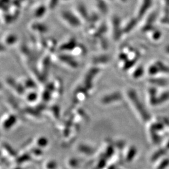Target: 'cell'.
Returning a JSON list of instances; mask_svg holds the SVG:
<instances>
[{"label": "cell", "instance_id": "cell-8", "mask_svg": "<svg viewBox=\"0 0 169 169\" xmlns=\"http://www.w3.org/2000/svg\"><path fill=\"white\" fill-rule=\"evenodd\" d=\"M63 1H68V0H63Z\"/></svg>", "mask_w": 169, "mask_h": 169}, {"label": "cell", "instance_id": "cell-1", "mask_svg": "<svg viewBox=\"0 0 169 169\" xmlns=\"http://www.w3.org/2000/svg\"><path fill=\"white\" fill-rule=\"evenodd\" d=\"M61 16L63 21L73 28H77L81 25V20L72 12L63 11L61 13Z\"/></svg>", "mask_w": 169, "mask_h": 169}, {"label": "cell", "instance_id": "cell-6", "mask_svg": "<svg viewBox=\"0 0 169 169\" xmlns=\"http://www.w3.org/2000/svg\"><path fill=\"white\" fill-rule=\"evenodd\" d=\"M58 0H50L49 2V7L51 9H54L57 6Z\"/></svg>", "mask_w": 169, "mask_h": 169}, {"label": "cell", "instance_id": "cell-7", "mask_svg": "<svg viewBox=\"0 0 169 169\" xmlns=\"http://www.w3.org/2000/svg\"><path fill=\"white\" fill-rule=\"evenodd\" d=\"M122 1H123V2H125V1H126V0H122Z\"/></svg>", "mask_w": 169, "mask_h": 169}, {"label": "cell", "instance_id": "cell-5", "mask_svg": "<svg viewBox=\"0 0 169 169\" xmlns=\"http://www.w3.org/2000/svg\"><path fill=\"white\" fill-rule=\"evenodd\" d=\"M16 40H17V38L16 36L14 35H10L6 38V39H5L6 43L7 44H13L14 43V42H16Z\"/></svg>", "mask_w": 169, "mask_h": 169}, {"label": "cell", "instance_id": "cell-2", "mask_svg": "<svg viewBox=\"0 0 169 169\" xmlns=\"http://www.w3.org/2000/svg\"><path fill=\"white\" fill-rule=\"evenodd\" d=\"M77 11H78V13L80 14V16H81V17L83 19H89V13L86 8L83 6V5H78V6L77 7Z\"/></svg>", "mask_w": 169, "mask_h": 169}, {"label": "cell", "instance_id": "cell-3", "mask_svg": "<svg viewBox=\"0 0 169 169\" xmlns=\"http://www.w3.org/2000/svg\"><path fill=\"white\" fill-rule=\"evenodd\" d=\"M46 8L43 6H41L36 10L35 13V16L38 18H41L44 16L45 14H46Z\"/></svg>", "mask_w": 169, "mask_h": 169}, {"label": "cell", "instance_id": "cell-4", "mask_svg": "<svg viewBox=\"0 0 169 169\" xmlns=\"http://www.w3.org/2000/svg\"><path fill=\"white\" fill-rule=\"evenodd\" d=\"M98 8L100 10L101 13H107L108 11V7L107 5H105V3L102 2L101 0H98V3H97Z\"/></svg>", "mask_w": 169, "mask_h": 169}]
</instances>
